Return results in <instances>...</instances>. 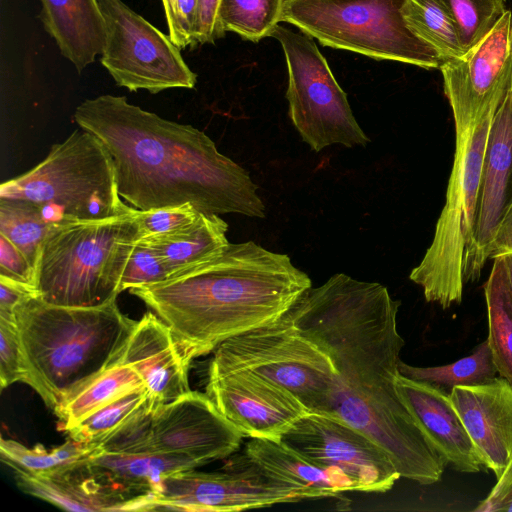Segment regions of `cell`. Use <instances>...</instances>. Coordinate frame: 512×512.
Wrapping results in <instances>:
<instances>
[{"label":"cell","mask_w":512,"mask_h":512,"mask_svg":"<svg viewBox=\"0 0 512 512\" xmlns=\"http://www.w3.org/2000/svg\"><path fill=\"white\" fill-rule=\"evenodd\" d=\"M399 307L382 284L338 273L307 289L286 313L334 366L328 415L377 442L401 477L430 485L441 480L446 464L398 391L405 345Z\"/></svg>","instance_id":"1"},{"label":"cell","mask_w":512,"mask_h":512,"mask_svg":"<svg viewBox=\"0 0 512 512\" xmlns=\"http://www.w3.org/2000/svg\"><path fill=\"white\" fill-rule=\"evenodd\" d=\"M73 116L108 150L119 195L132 207L190 203L202 213L265 216L249 173L192 125L164 119L111 94L84 100Z\"/></svg>","instance_id":"2"},{"label":"cell","mask_w":512,"mask_h":512,"mask_svg":"<svg viewBox=\"0 0 512 512\" xmlns=\"http://www.w3.org/2000/svg\"><path fill=\"white\" fill-rule=\"evenodd\" d=\"M310 287L287 254L248 241L129 292L168 325L191 362L280 318Z\"/></svg>","instance_id":"3"},{"label":"cell","mask_w":512,"mask_h":512,"mask_svg":"<svg viewBox=\"0 0 512 512\" xmlns=\"http://www.w3.org/2000/svg\"><path fill=\"white\" fill-rule=\"evenodd\" d=\"M31 386L53 412L73 393L119 362L136 321L116 300L95 307L52 305L34 296L15 311Z\"/></svg>","instance_id":"4"},{"label":"cell","mask_w":512,"mask_h":512,"mask_svg":"<svg viewBox=\"0 0 512 512\" xmlns=\"http://www.w3.org/2000/svg\"><path fill=\"white\" fill-rule=\"evenodd\" d=\"M138 211L52 224L35 267L37 297L67 307H95L116 300L140 239Z\"/></svg>","instance_id":"5"},{"label":"cell","mask_w":512,"mask_h":512,"mask_svg":"<svg viewBox=\"0 0 512 512\" xmlns=\"http://www.w3.org/2000/svg\"><path fill=\"white\" fill-rule=\"evenodd\" d=\"M0 199L38 205L49 224L70 219H102L134 209L119 195L115 166L108 150L81 128L52 145L45 159L34 168L3 182Z\"/></svg>","instance_id":"6"},{"label":"cell","mask_w":512,"mask_h":512,"mask_svg":"<svg viewBox=\"0 0 512 512\" xmlns=\"http://www.w3.org/2000/svg\"><path fill=\"white\" fill-rule=\"evenodd\" d=\"M406 0H286L282 22L322 45L377 60L440 68L437 52L407 27Z\"/></svg>","instance_id":"7"},{"label":"cell","mask_w":512,"mask_h":512,"mask_svg":"<svg viewBox=\"0 0 512 512\" xmlns=\"http://www.w3.org/2000/svg\"><path fill=\"white\" fill-rule=\"evenodd\" d=\"M495 112L474 128L464 144L455 147L446 201L433 241L409 275L422 288L426 301L443 309L462 301L464 256L476 223L483 158Z\"/></svg>","instance_id":"8"},{"label":"cell","mask_w":512,"mask_h":512,"mask_svg":"<svg viewBox=\"0 0 512 512\" xmlns=\"http://www.w3.org/2000/svg\"><path fill=\"white\" fill-rule=\"evenodd\" d=\"M209 367L252 371L290 391L312 413L329 414L335 369L287 313L222 342Z\"/></svg>","instance_id":"9"},{"label":"cell","mask_w":512,"mask_h":512,"mask_svg":"<svg viewBox=\"0 0 512 512\" xmlns=\"http://www.w3.org/2000/svg\"><path fill=\"white\" fill-rule=\"evenodd\" d=\"M270 37L279 41L285 55L289 117L302 140L315 152L335 144L366 146L370 139L312 37L281 25Z\"/></svg>","instance_id":"10"},{"label":"cell","mask_w":512,"mask_h":512,"mask_svg":"<svg viewBox=\"0 0 512 512\" xmlns=\"http://www.w3.org/2000/svg\"><path fill=\"white\" fill-rule=\"evenodd\" d=\"M105 24L101 64L117 85L152 94L172 88L192 89L197 75L169 35L122 0H97Z\"/></svg>","instance_id":"11"},{"label":"cell","mask_w":512,"mask_h":512,"mask_svg":"<svg viewBox=\"0 0 512 512\" xmlns=\"http://www.w3.org/2000/svg\"><path fill=\"white\" fill-rule=\"evenodd\" d=\"M303 500L313 499L298 486L267 474L243 452L220 472L191 469L165 477L149 511H242Z\"/></svg>","instance_id":"12"},{"label":"cell","mask_w":512,"mask_h":512,"mask_svg":"<svg viewBox=\"0 0 512 512\" xmlns=\"http://www.w3.org/2000/svg\"><path fill=\"white\" fill-rule=\"evenodd\" d=\"M439 69L453 112L456 147L464 144L474 128L498 109L511 89V11L507 10L482 42L462 56L444 61Z\"/></svg>","instance_id":"13"},{"label":"cell","mask_w":512,"mask_h":512,"mask_svg":"<svg viewBox=\"0 0 512 512\" xmlns=\"http://www.w3.org/2000/svg\"><path fill=\"white\" fill-rule=\"evenodd\" d=\"M279 441L322 467L344 472L361 492H387L401 477L377 442L336 416L307 413Z\"/></svg>","instance_id":"14"},{"label":"cell","mask_w":512,"mask_h":512,"mask_svg":"<svg viewBox=\"0 0 512 512\" xmlns=\"http://www.w3.org/2000/svg\"><path fill=\"white\" fill-rule=\"evenodd\" d=\"M206 394L244 436L279 441L310 413L286 388L245 369L209 367Z\"/></svg>","instance_id":"15"},{"label":"cell","mask_w":512,"mask_h":512,"mask_svg":"<svg viewBox=\"0 0 512 512\" xmlns=\"http://www.w3.org/2000/svg\"><path fill=\"white\" fill-rule=\"evenodd\" d=\"M243 438L206 393L189 391L155 411L149 449L200 467L233 455Z\"/></svg>","instance_id":"16"},{"label":"cell","mask_w":512,"mask_h":512,"mask_svg":"<svg viewBox=\"0 0 512 512\" xmlns=\"http://www.w3.org/2000/svg\"><path fill=\"white\" fill-rule=\"evenodd\" d=\"M512 203V88L495 112L482 164L478 210L463 262L464 282H474L489 258L497 228Z\"/></svg>","instance_id":"17"},{"label":"cell","mask_w":512,"mask_h":512,"mask_svg":"<svg viewBox=\"0 0 512 512\" xmlns=\"http://www.w3.org/2000/svg\"><path fill=\"white\" fill-rule=\"evenodd\" d=\"M450 398L483 467L499 480L512 461V385L503 377L473 386H456Z\"/></svg>","instance_id":"18"},{"label":"cell","mask_w":512,"mask_h":512,"mask_svg":"<svg viewBox=\"0 0 512 512\" xmlns=\"http://www.w3.org/2000/svg\"><path fill=\"white\" fill-rule=\"evenodd\" d=\"M84 462L100 492L117 511H149L165 477L198 468L189 460L154 451L116 454L99 448Z\"/></svg>","instance_id":"19"},{"label":"cell","mask_w":512,"mask_h":512,"mask_svg":"<svg viewBox=\"0 0 512 512\" xmlns=\"http://www.w3.org/2000/svg\"><path fill=\"white\" fill-rule=\"evenodd\" d=\"M119 362L130 365L140 375L156 409L191 391V362L168 325L153 312L136 321Z\"/></svg>","instance_id":"20"},{"label":"cell","mask_w":512,"mask_h":512,"mask_svg":"<svg viewBox=\"0 0 512 512\" xmlns=\"http://www.w3.org/2000/svg\"><path fill=\"white\" fill-rule=\"evenodd\" d=\"M397 387L403 401L446 466L464 473H477L484 468L446 390L401 374L397 377Z\"/></svg>","instance_id":"21"},{"label":"cell","mask_w":512,"mask_h":512,"mask_svg":"<svg viewBox=\"0 0 512 512\" xmlns=\"http://www.w3.org/2000/svg\"><path fill=\"white\" fill-rule=\"evenodd\" d=\"M39 18L61 54L80 73L101 55L105 24L97 0H39Z\"/></svg>","instance_id":"22"},{"label":"cell","mask_w":512,"mask_h":512,"mask_svg":"<svg viewBox=\"0 0 512 512\" xmlns=\"http://www.w3.org/2000/svg\"><path fill=\"white\" fill-rule=\"evenodd\" d=\"M243 452L267 474L298 486L313 500L361 492L360 486L344 472L322 467L280 441L250 438Z\"/></svg>","instance_id":"23"},{"label":"cell","mask_w":512,"mask_h":512,"mask_svg":"<svg viewBox=\"0 0 512 512\" xmlns=\"http://www.w3.org/2000/svg\"><path fill=\"white\" fill-rule=\"evenodd\" d=\"M227 230L228 224L220 215L200 212L182 228L140 239L155 250L171 275L227 248Z\"/></svg>","instance_id":"24"},{"label":"cell","mask_w":512,"mask_h":512,"mask_svg":"<svg viewBox=\"0 0 512 512\" xmlns=\"http://www.w3.org/2000/svg\"><path fill=\"white\" fill-rule=\"evenodd\" d=\"M84 460L49 476L14 471L15 480L25 493L66 510L117 511L115 504L100 492L90 477Z\"/></svg>","instance_id":"25"},{"label":"cell","mask_w":512,"mask_h":512,"mask_svg":"<svg viewBox=\"0 0 512 512\" xmlns=\"http://www.w3.org/2000/svg\"><path fill=\"white\" fill-rule=\"evenodd\" d=\"M140 375L130 366L118 362L67 398L54 412L58 429L69 431L90 414L118 397L144 388Z\"/></svg>","instance_id":"26"},{"label":"cell","mask_w":512,"mask_h":512,"mask_svg":"<svg viewBox=\"0 0 512 512\" xmlns=\"http://www.w3.org/2000/svg\"><path fill=\"white\" fill-rule=\"evenodd\" d=\"M484 285L488 318V344L498 375L512 385V292L499 256Z\"/></svg>","instance_id":"27"},{"label":"cell","mask_w":512,"mask_h":512,"mask_svg":"<svg viewBox=\"0 0 512 512\" xmlns=\"http://www.w3.org/2000/svg\"><path fill=\"white\" fill-rule=\"evenodd\" d=\"M98 450L95 444L69 439L62 445L47 450L41 445L33 448L2 438L0 456L2 462L13 471L31 476H49L58 473Z\"/></svg>","instance_id":"28"},{"label":"cell","mask_w":512,"mask_h":512,"mask_svg":"<svg viewBox=\"0 0 512 512\" xmlns=\"http://www.w3.org/2000/svg\"><path fill=\"white\" fill-rule=\"evenodd\" d=\"M402 13L411 32L433 48L443 62L464 54L455 23L442 0H406Z\"/></svg>","instance_id":"29"},{"label":"cell","mask_w":512,"mask_h":512,"mask_svg":"<svg viewBox=\"0 0 512 512\" xmlns=\"http://www.w3.org/2000/svg\"><path fill=\"white\" fill-rule=\"evenodd\" d=\"M399 372L410 379L425 381L446 391L449 389V392L456 386L486 383L498 375L487 339L472 354L453 363L418 367L400 361Z\"/></svg>","instance_id":"30"},{"label":"cell","mask_w":512,"mask_h":512,"mask_svg":"<svg viewBox=\"0 0 512 512\" xmlns=\"http://www.w3.org/2000/svg\"><path fill=\"white\" fill-rule=\"evenodd\" d=\"M286 0H221L219 22L222 30L258 42L271 35L282 22Z\"/></svg>","instance_id":"31"},{"label":"cell","mask_w":512,"mask_h":512,"mask_svg":"<svg viewBox=\"0 0 512 512\" xmlns=\"http://www.w3.org/2000/svg\"><path fill=\"white\" fill-rule=\"evenodd\" d=\"M51 225L43 218L38 205L25 200L0 199V234L24 254L34 271Z\"/></svg>","instance_id":"32"},{"label":"cell","mask_w":512,"mask_h":512,"mask_svg":"<svg viewBox=\"0 0 512 512\" xmlns=\"http://www.w3.org/2000/svg\"><path fill=\"white\" fill-rule=\"evenodd\" d=\"M464 54L482 42L507 12L506 0H442Z\"/></svg>","instance_id":"33"},{"label":"cell","mask_w":512,"mask_h":512,"mask_svg":"<svg viewBox=\"0 0 512 512\" xmlns=\"http://www.w3.org/2000/svg\"><path fill=\"white\" fill-rule=\"evenodd\" d=\"M149 402L146 387L134 390L96 410L66 433L76 441L96 445Z\"/></svg>","instance_id":"34"},{"label":"cell","mask_w":512,"mask_h":512,"mask_svg":"<svg viewBox=\"0 0 512 512\" xmlns=\"http://www.w3.org/2000/svg\"><path fill=\"white\" fill-rule=\"evenodd\" d=\"M157 409L152 402L103 438L97 445L101 452L132 454L150 451L152 422Z\"/></svg>","instance_id":"35"},{"label":"cell","mask_w":512,"mask_h":512,"mask_svg":"<svg viewBox=\"0 0 512 512\" xmlns=\"http://www.w3.org/2000/svg\"><path fill=\"white\" fill-rule=\"evenodd\" d=\"M170 276L165 264L148 244L141 239L135 245L124 270L120 290L160 282Z\"/></svg>","instance_id":"36"},{"label":"cell","mask_w":512,"mask_h":512,"mask_svg":"<svg viewBox=\"0 0 512 512\" xmlns=\"http://www.w3.org/2000/svg\"><path fill=\"white\" fill-rule=\"evenodd\" d=\"M199 213L190 203L139 210L137 221L140 238L165 234L182 228L195 220Z\"/></svg>","instance_id":"37"},{"label":"cell","mask_w":512,"mask_h":512,"mask_svg":"<svg viewBox=\"0 0 512 512\" xmlns=\"http://www.w3.org/2000/svg\"><path fill=\"white\" fill-rule=\"evenodd\" d=\"M25 369L15 321L0 317V384L4 389L25 381Z\"/></svg>","instance_id":"38"},{"label":"cell","mask_w":512,"mask_h":512,"mask_svg":"<svg viewBox=\"0 0 512 512\" xmlns=\"http://www.w3.org/2000/svg\"><path fill=\"white\" fill-rule=\"evenodd\" d=\"M162 4L173 43L180 50L195 47L197 0H162Z\"/></svg>","instance_id":"39"},{"label":"cell","mask_w":512,"mask_h":512,"mask_svg":"<svg viewBox=\"0 0 512 512\" xmlns=\"http://www.w3.org/2000/svg\"><path fill=\"white\" fill-rule=\"evenodd\" d=\"M0 276L34 287L35 271L24 254L0 234Z\"/></svg>","instance_id":"40"},{"label":"cell","mask_w":512,"mask_h":512,"mask_svg":"<svg viewBox=\"0 0 512 512\" xmlns=\"http://www.w3.org/2000/svg\"><path fill=\"white\" fill-rule=\"evenodd\" d=\"M221 0H197L195 39L197 44L214 43L224 37L219 22Z\"/></svg>","instance_id":"41"},{"label":"cell","mask_w":512,"mask_h":512,"mask_svg":"<svg viewBox=\"0 0 512 512\" xmlns=\"http://www.w3.org/2000/svg\"><path fill=\"white\" fill-rule=\"evenodd\" d=\"M34 296H37V293L33 287L0 276V317L15 321L17 307Z\"/></svg>","instance_id":"42"},{"label":"cell","mask_w":512,"mask_h":512,"mask_svg":"<svg viewBox=\"0 0 512 512\" xmlns=\"http://www.w3.org/2000/svg\"><path fill=\"white\" fill-rule=\"evenodd\" d=\"M512 253V203L502 218L490 247L489 258Z\"/></svg>","instance_id":"43"},{"label":"cell","mask_w":512,"mask_h":512,"mask_svg":"<svg viewBox=\"0 0 512 512\" xmlns=\"http://www.w3.org/2000/svg\"><path fill=\"white\" fill-rule=\"evenodd\" d=\"M474 511L493 512L509 511L512 512V483L493 497H486L482 500Z\"/></svg>","instance_id":"44"},{"label":"cell","mask_w":512,"mask_h":512,"mask_svg":"<svg viewBox=\"0 0 512 512\" xmlns=\"http://www.w3.org/2000/svg\"><path fill=\"white\" fill-rule=\"evenodd\" d=\"M512 483V461L486 497H493Z\"/></svg>","instance_id":"45"},{"label":"cell","mask_w":512,"mask_h":512,"mask_svg":"<svg viewBox=\"0 0 512 512\" xmlns=\"http://www.w3.org/2000/svg\"><path fill=\"white\" fill-rule=\"evenodd\" d=\"M499 257L501 258L505 276L512 292V253L503 254Z\"/></svg>","instance_id":"46"},{"label":"cell","mask_w":512,"mask_h":512,"mask_svg":"<svg viewBox=\"0 0 512 512\" xmlns=\"http://www.w3.org/2000/svg\"><path fill=\"white\" fill-rule=\"evenodd\" d=\"M511 88H512V86H511Z\"/></svg>","instance_id":"47"}]
</instances>
